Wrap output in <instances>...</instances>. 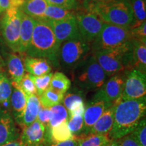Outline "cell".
<instances>
[{"mask_svg": "<svg viewBox=\"0 0 146 146\" xmlns=\"http://www.w3.org/2000/svg\"><path fill=\"white\" fill-rule=\"evenodd\" d=\"M60 46L48 23L44 19L35 20L27 56L45 58L55 68H59Z\"/></svg>", "mask_w": 146, "mask_h": 146, "instance_id": "obj_1", "label": "cell"}, {"mask_svg": "<svg viewBox=\"0 0 146 146\" xmlns=\"http://www.w3.org/2000/svg\"><path fill=\"white\" fill-rule=\"evenodd\" d=\"M146 113V98L120 101L116 105L114 124L108 136L111 140L119 139L135 129Z\"/></svg>", "mask_w": 146, "mask_h": 146, "instance_id": "obj_2", "label": "cell"}, {"mask_svg": "<svg viewBox=\"0 0 146 146\" xmlns=\"http://www.w3.org/2000/svg\"><path fill=\"white\" fill-rule=\"evenodd\" d=\"M85 10L98 15L106 23L129 29L134 21L129 0H112L83 5Z\"/></svg>", "mask_w": 146, "mask_h": 146, "instance_id": "obj_3", "label": "cell"}, {"mask_svg": "<svg viewBox=\"0 0 146 146\" xmlns=\"http://www.w3.org/2000/svg\"><path fill=\"white\" fill-rule=\"evenodd\" d=\"M93 55L108 77L131 70L132 39L116 48L99 51Z\"/></svg>", "mask_w": 146, "mask_h": 146, "instance_id": "obj_4", "label": "cell"}, {"mask_svg": "<svg viewBox=\"0 0 146 146\" xmlns=\"http://www.w3.org/2000/svg\"><path fill=\"white\" fill-rule=\"evenodd\" d=\"M74 85L85 91H97L106 81L108 76L94 55L88 56L72 70Z\"/></svg>", "mask_w": 146, "mask_h": 146, "instance_id": "obj_5", "label": "cell"}, {"mask_svg": "<svg viewBox=\"0 0 146 146\" xmlns=\"http://www.w3.org/2000/svg\"><path fill=\"white\" fill-rule=\"evenodd\" d=\"M132 39L129 29L104 23L101 31L91 44L92 54L102 50H112Z\"/></svg>", "mask_w": 146, "mask_h": 146, "instance_id": "obj_6", "label": "cell"}, {"mask_svg": "<svg viewBox=\"0 0 146 146\" xmlns=\"http://www.w3.org/2000/svg\"><path fill=\"white\" fill-rule=\"evenodd\" d=\"M90 50V43L81 38L64 42L60 48V66L66 71H72L89 56Z\"/></svg>", "mask_w": 146, "mask_h": 146, "instance_id": "obj_7", "label": "cell"}, {"mask_svg": "<svg viewBox=\"0 0 146 146\" xmlns=\"http://www.w3.org/2000/svg\"><path fill=\"white\" fill-rule=\"evenodd\" d=\"M23 12L20 9L10 8L3 13L0 21V33L6 45L15 53H18L20 29Z\"/></svg>", "mask_w": 146, "mask_h": 146, "instance_id": "obj_8", "label": "cell"}, {"mask_svg": "<svg viewBox=\"0 0 146 146\" xmlns=\"http://www.w3.org/2000/svg\"><path fill=\"white\" fill-rule=\"evenodd\" d=\"M125 79V72L110 76L109 79L97 90L92 99L102 100L109 106L118 104L122 101Z\"/></svg>", "mask_w": 146, "mask_h": 146, "instance_id": "obj_9", "label": "cell"}, {"mask_svg": "<svg viewBox=\"0 0 146 146\" xmlns=\"http://www.w3.org/2000/svg\"><path fill=\"white\" fill-rule=\"evenodd\" d=\"M75 17L81 39L88 43H92L105 23L96 14L87 10L76 12Z\"/></svg>", "mask_w": 146, "mask_h": 146, "instance_id": "obj_10", "label": "cell"}, {"mask_svg": "<svg viewBox=\"0 0 146 146\" xmlns=\"http://www.w3.org/2000/svg\"><path fill=\"white\" fill-rule=\"evenodd\" d=\"M125 79L122 100H137L145 98L146 74L137 69L125 71Z\"/></svg>", "mask_w": 146, "mask_h": 146, "instance_id": "obj_11", "label": "cell"}, {"mask_svg": "<svg viewBox=\"0 0 146 146\" xmlns=\"http://www.w3.org/2000/svg\"><path fill=\"white\" fill-rule=\"evenodd\" d=\"M56 39L60 43L81 37L75 16L61 21H47Z\"/></svg>", "mask_w": 146, "mask_h": 146, "instance_id": "obj_12", "label": "cell"}, {"mask_svg": "<svg viewBox=\"0 0 146 146\" xmlns=\"http://www.w3.org/2000/svg\"><path fill=\"white\" fill-rule=\"evenodd\" d=\"M109 107L106 103L100 100L91 99L88 103L85 104V109L83 114L84 129L82 136L89 134L94 124L99 119L105 110Z\"/></svg>", "mask_w": 146, "mask_h": 146, "instance_id": "obj_13", "label": "cell"}, {"mask_svg": "<svg viewBox=\"0 0 146 146\" xmlns=\"http://www.w3.org/2000/svg\"><path fill=\"white\" fill-rule=\"evenodd\" d=\"M45 127L35 120L30 125L23 128L20 138L25 146H41L44 141Z\"/></svg>", "mask_w": 146, "mask_h": 146, "instance_id": "obj_14", "label": "cell"}, {"mask_svg": "<svg viewBox=\"0 0 146 146\" xmlns=\"http://www.w3.org/2000/svg\"><path fill=\"white\" fill-rule=\"evenodd\" d=\"M18 138L12 115L6 110L0 111V146Z\"/></svg>", "mask_w": 146, "mask_h": 146, "instance_id": "obj_15", "label": "cell"}, {"mask_svg": "<svg viewBox=\"0 0 146 146\" xmlns=\"http://www.w3.org/2000/svg\"><path fill=\"white\" fill-rule=\"evenodd\" d=\"M12 83V92L10 96V104L16 122L19 124L27 105V96L19 85Z\"/></svg>", "mask_w": 146, "mask_h": 146, "instance_id": "obj_16", "label": "cell"}, {"mask_svg": "<svg viewBox=\"0 0 146 146\" xmlns=\"http://www.w3.org/2000/svg\"><path fill=\"white\" fill-rule=\"evenodd\" d=\"M23 62L25 70L33 76H41L52 72V64L45 58L27 56Z\"/></svg>", "mask_w": 146, "mask_h": 146, "instance_id": "obj_17", "label": "cell"}, {"mask_svg": "<svg viewBox=\"0 0 146 146\" xmlns=\"http://www.w3.org/2000/svg\"><path fill=\"white\" fill-rule=\"evenodd\" d=\"M115 104L105 110L103 114L96 121L89 133L97 135H108L110 131L112 130L114 119V112L116 105Z\"/></svg>", "mask_w": 146, "mask_h": 146, "instance_id": "obj_18", "label": "cell"}, {"mask_svg": "<svg viewBox=\"0 0 146 146\" xmlns=\"http://www.w3.org/2000/svg\"><path fill=\"white\" fill-rule=\"evenodd\" d=\"M35 20L25 13H23L20 29V39L18 53H26L31 43Z\"/></svg>", "mask_w": 146, "mask_h": 146, "instance_id": "obj_19", "label": "cell"}, {"mask_svg": "<svg viewBox=\"0 0 146 146\" xmlns=\"http://www.w3.org/2000/svg\"><path fill=\"white\" fill-rule=\"evenodd\" d=\"M74 138L69 130L67 121L60 123L56 127L45 128V139L43 143H60Z\"/></svg>", "mask_w": 146, "mask_h": 146, "instance_id": "obj_20", "label": "cell"}, {"mask_svg": "<svg viewBox=\"0 0 146 146\" xmlns=\"http://www.w3.org/2000/svg\"><path fill=\"white\" fill-rule=\"evenodd\" d=\"M41 106L39 96L36 94L27 96L26 108L19 123L22 128L27 127L35 121Z\"/></svg>", "mask_w": 146, "mask_h": 146, "instance_id": "obj_21", "label": "cell"}, {"mask_svg": "<svg viewBox=\"0 0 146 146\" xmlns=\"http://www.w3.org/2000/svg\"><path fill=\"white\" fill-rule=\"evenodd\" d=\"M146 74V42L132 39L131 69Z\"/></svg>", "mask_w": 146, "mask_h": 146, "instance_id": "obj_22", "label": "cell"}, {"mask_svg": "<svg viewBox=\"0 0 146 146\" xmlns=\"http://www.w3.org/2000/svg\"><path fill=\"white\" fill-rule=\"evenodd\" d=\"M7 66L11 82L19 84L25 74L23 60L17 54L12 53L9 55L7 59Z\"/></svg>", "mask_w": 146, "mask_h": 146, "instance_id": "obj_23", "label": "cell"}, {"mask_svg": "<svg viewBox=\"0 0 146 146\" xmlns=\"http://www.w3.org/2000/svg\"><path fill=\"white\" fill-rule=\"evenodd\" d=\"M48 5L46 0H25L20 10L35 20H40L43 18Z\"/></svg>", "mask_w": 146, "mask_h": 146, "instance_id": "obj_24", "label": "cell"}, {"mask_svg": "<svg viewBox=\"0 0 146 146\" xmlns=\"http://www.w3.org/2000/svg\"><path fill=\"white\" fill-rule=\"evenodd\" d=\"M75 14V11L73 10H68L55 5H48L45 11L43 19L47 21H61L74 16Z\"/></svg>", "mask_w": 146, "mask_h": 146, "instance_id": "obj_25", "label": "cell"}, {"mask_svg": "<svg viewBox=\"0 0 146 146\" xmlns=\"http://www.w3.org/2000/svg\"><path fill=\"white\" fill-rule=\"evenodd\" d=\"M86 91L75 86L70 87L64 96L62 104L67 111H69L73 106L80 102H85Z\"/></svg>", "mask_w": 146, "mask_h": 146, "instance_id": "obj_26", "label": "cell"}, {"mask_svg": "<svg viewBox=\"0 0 146 146\" xmlns=\"http://www.w3.org/2000/svg\"><path fill=\"white\" fill-rule=\"evenodd\" d=\"M77 146H106L111 139L108 135H97L89 133L76 138Z\"/></svg>", "mask_w": 146, "mask_h": 146, "instance_id": "obj_27", "label": "cell"}, {"mask_svg": "<svg viewBox=\"0 0 146 146\" xmlns=\"http://www.w3.org/2000/svg\"><path fill=\"white\" fill-rule=\"evenodd\" d=\"M133 10L134 21L129 29L141 25L146 19L145 0H129Z\"/></svg>", "mask_w": 146, "mask_h": 146, "instance_id": "obj_28", "label": "cell"}, {"mask_svg": "<svg viewBox=\"0 0 146 146\" xmlns=\"http://www.w3.org/2000/svg\"><path fill=\"white\" fill-rule=\"evenodd\" d=\"M12 92V85L10 79L5 72H0V104L5 108L10 106Z\"/></svg>", "mask_w": 146, "mask_h": 146, "instance_id": "obj_29", "label": "cell"}, {"mask_svg": "<svg viewBox=\"0 0 146 146\" xmlns=\"http://www.w3.org/2000/svg\"><path fill=\"white\" fill-rule=\"evenodd\" d=\"M64 94L49 87L39 96L41 105L43 107L51 108L62 102Z\"/></svg>", "mask_w": 146, "mask_h": 146, "instance_id": "obj_30", "label": "cell"}, {"mask_svg": "<svg viewBox=\"0 0 146 146\" xmlns=\"http://www.w3.org/2000/svg\"><path fill=\"white\" fill-rule=\"evenodd\" d=\"M50 108V118L47 127H56L64 121H68V113L62 104L54 106Z\"/></svg>", "mask_w": 146, "mask_h": 146, "instance_id": "obj_31", "label": "cell"}, {"mask_svg": "<svg viewBox=\"0 0 146 146\" xmlns=\"http://www.w3.org/2000/svg\"><path fill=\"white\" fill-rule=\"evenodd\" d=\"M71 81L64 73L56 72L53 74L51 79L50 87L65 94L71 87Z\"/></svg>", "mask_w": 146, "mask_h": 146, "instance_id": "obj_32", "label": "cell"}, {"mask_svg": "<svg viewBox=\"0 0 146 146\" xmlns=\"http://www.w3.org/2000/svg\"><path fill=\"white\" fill-rule=\"evenodd\" d=\"M69 130L72 133L74 138L79 137L83 135L84 129L83 114L74 115L68 117L67 121Z\"/></svg>", "mask_w": 146, "mask_h": 146, "instance_id": "obj_33", "label": "cell"}, {"mask_svg": "<svg viewBox=\"0 0 146 146\" xmlns=\"http://www.w3.org/2000/svg\"><path fill=\"white\" fill-rule=\"evenodd\" d=\"M53 72L41 76H35L31 75L32 79L34 82L36 90V95L40 96L45 90L50 87L51 79L53 76Z\"/></svg>", "mask_w": 146, "mask_h": 146, "instance_id": "obj_34", "label": "cell"}, {"mask_svg": "<svg viewBox=\"0 0 146 146\" xmlns=\"http://www.w3.org/2000/svg\"><path fill=\"white\" fill-rule=\"evenodd\" d=\"M135 137L141 146H146V120L142 118L135 127L131 133Z\"/></svg>", "mask_w": 146, "mask_h": 146, "instance_id": "obj_35", "label": "cell"}, {"mask_svg": "<svg viewBox=\"0 0 146 146\" xmlns=\"http://www.w3.org/2000/svg\"><path fill=\"white\" fill-rule=\"evenodd\" d=\"M18 85L21 87L22 90L27 95V96L36 94V90L34 82L32 79L31 75L29 73H26L24 74L23 78Z\"/></svg>", "mask_w": 146, "mask_h": 146, "instance_id": "obj_36", "label": "cell"}, {"mask_svg": "<svg viewBox=\"0 0 146 146\" xmlns=\"http://www.w3.org/2000/svg\"><path fill=\"white\" fill-rule=\"evenodd\" d=\"M49 5L75 10L80 5V0H46Z\"/></svg>", "mask_w": 146, "mask_h": 146, "instance_id": "obj_37", "label": "cell"}, {"mask_svg": "<svg viewBox=\"0 0 146 146\" xmlns=\"http://www.w3.org/2000/svg\"><path fill=\"white\" fill-rule=\"evenodd\" d=\"M129 31L132 39L146 42V21L137 27L129 29Z\"/></svg>", "mask_w": 146, "mask_h": 146, "instance_id": "obj_38", "label": "cell"}, {"mask_svg": "<svg viewBox=\"0 0 146 146\" xmlns=\"http://www.w3.org/2000/svg\"><path fill=\"white\" fill-rule=\"evenodd\" d=\"M50 108H46L41 106L39 109V113H38L37 118L36 120L43 124L46 128L49 125V122H50Z\"/></svg>", "mask_w": 146, "mask_h": 146, "instance_id": "obj_39", "label": "cell"}, {"mask_svg": "<svg viewBox=\"0 0 146 146\" xmlns=\"http://www.w3.org/2000/svg\"><path fill=\"white\" fill-rule=\"evenodd\" d=\"M118 140L120 146H141L131 133H129Z\"/></svg>", "mask_w": 146, "mask_h": 146, "instance_id": "obj_40", "label": "cell"}, {"mask_svg": "<svg viewBox=\"0 0 146 146\" xmlns=\"http://www.w3.org/2000/svg\"><path fill=\"white\" fill-rule=\"evenodd\" d=\"M41 146H77V142L74 137L68 141L60 143H43Z\"/></svg>", "mask_w": 146, "mask_h": 146, "instance_id": "obj_41", "label": "cell"}, {"mask_svg": "<svg viewBox=\"0 0 146 146\" xmlns=\"http://www.w3.org/2000/svg\"><path fill=\"white\" fill-rule=\"evenodd\" d=\"M10 8V0H0V15Z\"/></svg>", "mask_w": 146, "mask_h": 146, "instance_id": "obj_42", "label": "cell"}, {"mask_svg": "<svg viewBox=\"0 0 146 146\" xmlns=\"http://www.w3.org/2000/svg\"><path fill=\"white\" fill-rule=\"evenodd\" d=\"M1 146H25V144L23 143V142L21 141V138L18 137V139H16L8 142V143L3 144V145Z\"/></svg>", "mask_w": 146, "mask_h": 146, "instance_id": "obj_43", "label": "cell"}, {"mask_svg": "<svg viewBox=\"0 0 146 146\" xmlns=\"http://www.w3.org/2000/svg\"><path fill=\"white\" fill-rule=\"evenodd\" d=\"M25 0H10V8H16L20 9L24 3Z\"/></svg>", "mask_w": 146, "mask_h": 146, "instance_id": "obj_44", "label": "cell"}, {"mask_svg": "<svg viewBox=\"0 0 146 146\" xmlns=\"http://www.w3.org/2000/svg\"><path fill=\"white\" fill-rule=\"evenodd\" d=\"M112 0H83V5L91 3H105Z\"/></svg>", "mask_w": 146, "mask_h": 146, "instance_id": "obj_45", "label": "cell"}, {"mask_svg": "<svg viewBox=\"0 0 146 146\" xmlns=\"http://www.w3.org/2000/svg\"><path fill=\"white\" fill-rule=\"evenodd\" d=\"M106 146H120L119 141L118 139L116 140H111L108 143Z\"/></svg>", "mask_w": 146, "mask_h": 146, "instance_id": "obj_46", "label": "cell"}, {"mask_svg": "<svg viewBox=\"0 0 146 146\" xmlns=\"http://www.w3.org/2000/svg\"><path fill=\"white\" fill-rule=\"evenodd\" d=\"M3 66H4V62H3L2 58L0 56V72H2Z\"/></svg>", "mask_w": 146, "mask_h": 146, "instance_id": "obj_47", "label": "cell"}]
</instances>
